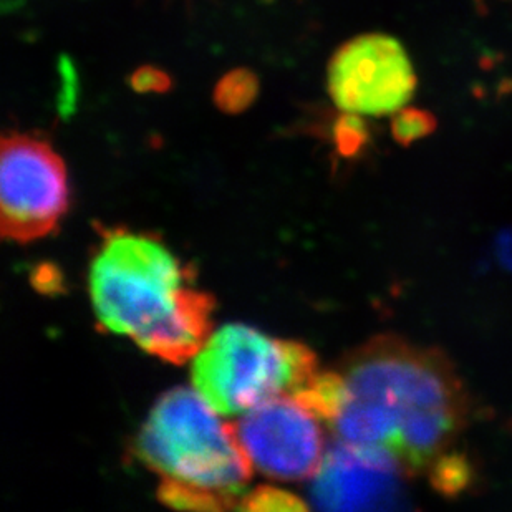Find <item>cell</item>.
<instances>
[{
  "mask_svg": "<svg viewBox=\"0 0 512 512\" xmlns=\"http://www.w3.org/2000/svg\"><path fill=\"white\" fill-rule=\"evenodd\" d=\"M335 441L387 451L406 476L423 473L464 428L468 398L448 358L397 337H378L339 370Z\"/></svg>",
  "mask_w": 512,
  "mask_h": 512,
  "instance_id": "6da1fadb",
  "label": "cell"
},
{
  "mask_svg": "<svg viewBox=\"0 0 512 512\" xmlns=\"http://www.w3.org/2000/svg\"><path fill=\"white\" fill-rule=\"evenodd\" d=\"M223 418L194 388H174L151 408L133 451L161 481L214 494L239 509L254 468L232 421Z\"/></svg>",
  "mask_w": 512,
  "mask_h": 512,
  "instance_id": "7a4b0ae2",
  "label": "cell"
},
{
  "mask_svg": "<svg viewBox=\"0 0 512 512\" xmlns=\"http://www.w3.org/2000/svg\"><path fill=\"white\" fill-rule=\"evenodd\" d=\"M320 372L317 355L302 343L229 324L193 358L191 382L219 415L234 418L271 398L299 397Z\"/></svg>",
  "mask_w": 512,
  "mask_h": 512,
  "instance_id": "3957f363",
  "label": "cell"
},
{
  "mask_svg": "<svg viewBox=\"0 0 512 512\" xmlns=\"http://www.w3.org/2000/svg\"><path fill=\"white\" fill-rule=\"evenodd\" d=\"M188 285L186 267L158 237L123 228L103 234L88 276L100 327L135 343L171 315Z\"/></svg>",
  "mask_w": 512,
  "mask_h": 512,
  "instance_id": "277c9868",
  "label": "cell"
},
{
  "mask_svg": "<svg viewBox=\"0 0 512 512\" xmlns=\"http://www.w3.org/2000/svg\"><path fill=\"white\" fill-rule=\"evenodd\" d=\"M67 170L45 141L4 136L0 153V231L9 241H37L57 229L68 209Z\"/></svg>",
  "mask_w": 512,
  "mask_h": 512,
  "instance_id": "5b68a950",
  "label": "cell"
},
{
  "mask_svg": "<svg viewBox=\"0 0 512 512\" xmlns=\"http://www.w3.org/2000/svg\"><path fill=\"white\" fill-rule=\"evenodd\" d=\"M254 471L279 481L314 478L327 455L325 425L290 395L271 398L232 421Z\"/></svg>",
  "mask_w": 512,
  "mask_h": 512,
  "instance_id": "8992f818",
  "label": "cell"
},
{
  "mask_svg": "<svg viewBox=\"0 0 512 512\" xmlns=\"http://www.w3.org/2000/svg\"><path fill=\"white\" fill-rule=\"evenodd\" d=\"M329 93L345 113L395 115L415 97V67L405 47L385 34L348 40L330 60Z\"/></svg>",
  "mask_w": 512,
  "mask_h": 512,
  "instance_id": "52a82bcc",
  "label": "cell"
},
{
  "mask_svg": "<svg viewBox=\"0 0 512 512\" xmlns=\"http://www.w3.org/2000/svg\"><path fill=\"white\" fill-rule=\"evenodd\" d=\"M405 473L387 451L335 441L315 474L310 499L332 511L397 509L405 499Z\"/></svg>",
  "mask_w": 512,
  "mask_h": 512,
  "instance_id": "ba28073f",
  "label": "cell"
},
{
  "mask_svg": "<svg viewBox=\"0 0 512 512\" xmlns=\"http://www.w3.org/2000/svg\"><path fill=\"white\" fill-rule=\"evenodd\" d=\"M213 310V297L189 284L178 307L136 345L173 365L193 362L213 334Z\"/></svg>",
  "mask_w": 512,
  "mask_h": 512,
  "instance_id": "9c48e42d",
  "label": "cell"
},
{
  "mask_svg": "<svg viewBox=\"0 0 512 512\" xmlns=\"http://www.w3.org/2000/svg\"><path fill=\"white\" fill-rule=\"evenodd\" d=\"M259 93L256 73L247 68H237L226 73L214 88V103L221 112L237 115L251 107Z\"/></svg>",
  "mask_w": 512,
  "mask_h": 512,
  "instance_id": "30bf717a",
  "label": "cell"
},
{
  "mask_svg": "<svg viewBox=\"0 0 512 512\" xmlns=\"http://www.w3.org/2000/svg\"><path fill=\"white\" fill-rule=\"evenodd\" d=\"M428 471H430L431 486L446 498L458 496L473 484V466L461 453L446 451L440 458L433 461Z\"/></svg>",
  "mask_w": 512,
  "mask_h": 512,
  "instance_id": "8fae6325",
  "label": "cell"
},
{
  "mask_svg": "<svg viewBox=\"0 0 512 512\" xmlns=\"http://www.w3.org/2000/svg\"><path fill=\"white\" fill-rule=\"evenodd\" d=\"M161 503L171 508L196 509V511H224L232 509L231 504L214 494L204 493L199 489L188 488L173 481H161L158 489Z\"/></svg>",
  "mask_w": 512,
  "mask_h": 512,
  "instance_id": "7c38bea8",
  "label": "cell"
},
{
  "mask_svg": "<svg viewBox=\"0 0 512 512\" xmlns=\"http://www.w3.org/2000/svg\"><path fill=\"white\" fill-rule=\"evenodd\" d=\"M307 508L304 501L284 489L262 486L254 489L242 499V511H302Z\"/></svg>",
  "mask_w": 512,
  "mask_h": 512,
  "instance_id": "4fadbf2b",
  "label": "cell"
},
{
  "mask_svg": "<svg viewBox=\"0 0 512 512\" xmlns=\"http://www.w3.org/2000/svg\"><path fill=\"white\" fill-rule=\"evenodd\" d=\"M436 120L430 113L418 108H403L395 113L392 121V133L395 141L400 145H411L415 141L423 140L425 136L433 133Z\"/></svg>",
  "mask_w": 512,
  "mask_h": 512,
  "instance_id": "5bb4252c",
  "label": "cell"
},
{
  "mask_svg": "<svg viewBox=\"0 0 512 512\" xmlns=\"http://www.w3.org/2000/svg\"><path fill=\"white\" fill-rule=\"evenodd\" d=\"M358 116L360 115L343 112V115L335 123V145H337L342 155H355L367 143V126Z\"/></svg>",
  "mask_w": 512,
  "mask_h": 512,
  "instance_id": "9a60e30c",
  "label": "cell"
},
{
  "mask_svg": "<svg viewBox=\"0 0 512 512\" xmlns=\"http://www.w3.org/2000/svg\"><path fill=\"white\" fill-rule=\"evenodd\" d=\"M130 85L138 93H165L173 87L168 73L153 65L136 68L130 78Z\"/></svg>",
  "mask_w": 512,
  "mask_h": 512,
  "instance_id": "2e32d148",
  "label": "cell"
}]
</instances>
